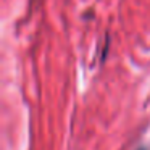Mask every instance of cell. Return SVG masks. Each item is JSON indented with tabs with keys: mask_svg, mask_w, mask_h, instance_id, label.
I'll return each mask as SVG.
<instances>
[{
	"mask_svg": "<svg viewBox=\"0 0 150 150\" xmlns=\"http://www.w3.org/2000/svg\"><path fill=\"white\" fill-rule=\"evenodd\" d=\"M139 150H144V149H139Z\"/></svg>",
	"mask_w": 150,
	"mask_h": 150,
	"instance_id": "6da1fadb",
	"label": "cell"
}]
</instances>
